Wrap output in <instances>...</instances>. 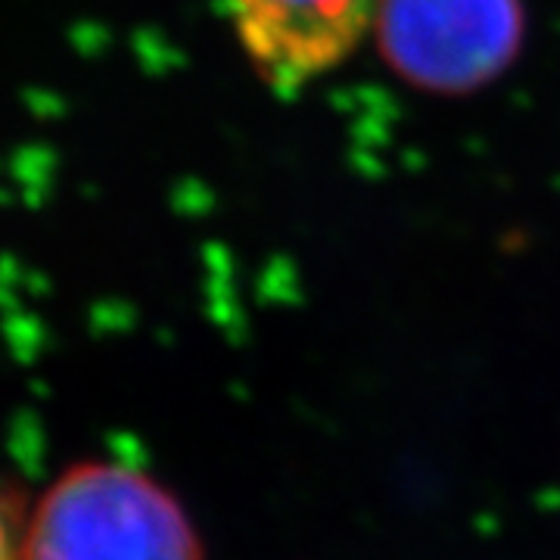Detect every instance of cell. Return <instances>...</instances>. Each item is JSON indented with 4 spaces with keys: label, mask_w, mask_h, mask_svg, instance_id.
I'll return each instance as SVG.
<instances>
[{
    "label": "cell",
    "mask_w": 560,
    "mask_h": 560,
    "mask_svg": "<svg viewBox=\"0 0 560 560\" xmlns=\"http://www.w3.org/2000/svg\"><path fill=\"white\" fill-rule=\"evenodd\" d=\"M22 560H200L190 523L147 474L84 460L22 521Z\"/></svg>",
    "instance_id": "1"
},
{
    "label": "cell",
    "mask_w": 560,
    "mask_h": 560,
    "mask_svg": "<svg viewBox=\"0 0 560 560\" xmlns=\"http://www.w3.org/2000/svg\"><path fill=\"white\" fill-rule=\"evenodd\" d=\"M529 32L523 0H377L383 66L430 97H470L521 60Z\"/></svg>",
    "instance_id": "2"
},
{
    "label": "cell",
    "mask_w": 560,
    "mask_h": 560,
    "mask_svg": "<svg viewBox=\"0 0 560 560\" xmlns=\"http://www.w3.org/2000/svg\"><path fill=\"white\" fill-rule=\"evenodd\" d=\"M228 10L256 79L296 94L359 50L374 32L377 0H228Z\"/></svg>",
    "instance_id": "3"
},
{
    "label": "cell",
    "mask_w": 560,
    "mask_h": 560,
    "mask_svg": "<svg viewBox=\"0 0 560 560\" xmlns=\"http://www.w3.org/2000/svg\"><path fill=\"white\" fill-rule=\"evenodd\" d=\"M0 560H22V521L10 514V504L0 495Z\"/></svg>",
    "instance_id": "4"
}]
</instances>
